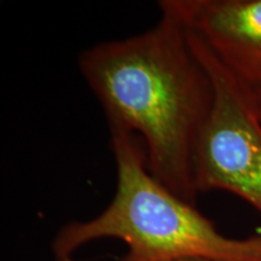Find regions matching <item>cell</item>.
<instances>
[{
  "instance_id": "obj_1",
  "label": "cell",
  "mask_w": 261,
  "mask_h": 261,
  "mask_svg": "<svg viewBox=\"0 0 261 261\" xmlns=\"http://www.w3.org/2000/svg\"><path fill=\"white\" fill-rule=\"evenodd\" d=\"M159 9L151 28L91 45L77 67L109 129L138 137L152 177L196 204L195 152L213 106V84L184 23Z\"/></svg>"
},
{
  "instance_id": "obj_2",
  "label": "cell",
  "mask_w": 261,
  "mask_h": 261,
  "mask_svg": "<svg viewBox=\"0 0 261 261\" xmlns=\"http://www.w3.org/2000/svg\"><path fill=\"white\" fill-rule=\"evenodd\" d=\"M116 167V190L106 210L71 221L52 241L55 261L98 240L114 238L128 250L121 261H261V234L231 238L191 203L152 177L139 138L109 129Z\"/></svg>"
},
{
  "instance_id": "obj_3",
  "label": "cell",
  "mask_w": 261,
  "mask_h": 261,
  "mask_svg": "<svg viewBox=\"0 0 261 261\" xmlns=\"http://www.w3.org/2000/svg\"><path fill=\"white\" fill-rule=\"evenodd\" d=\"M188 32L214 90L213 106L195 152L196 190L230 192L261 215V119L250 89Z\"/></svg>"
},
{
  "instance_id": "obj_4",
  "label": "cell",
  "mask_w": 261,
  "mask_h": 261,
  "mask_svg": "<svg viewBox=\"0 0 261 261\" xmlns=\"http://www.w3.org/2000/svg\"><path fill=\"white\" fill-rule=\"evenodd\" d=\"M249 89L261 86V0H161Z\"/></svg>"
},
{
  "instance_id": "obj_5",
  "label": "cell",
  "mask_w": 261,
  "mask_h": 261,
  "mask_svg": "<svg viewBox=\"0 0 261 261\" xmlns=\"http://www.w3.org/2000/svg\"><path fill=\"white\" fill-rule=\"evenodd\" d=\"M250 96H252L254 109L261 119V86L256 89H250Z\"/></svg>"
},
{
  "instance_id": "obj_6",
  "label": "cell",
  "mask_w": 261,
  "mask_h": 261,
  "mask_svg": "<svg viewBox=\"0 0 261 261\" xmlns=\"http://www.w3.org/2000/svg\"><path fill=\"white\" fill-rule=\"evenodd\" d=\"M192 261H203V260H192Z\"/></svg>"
}]
</instances>
